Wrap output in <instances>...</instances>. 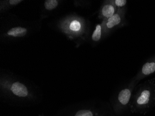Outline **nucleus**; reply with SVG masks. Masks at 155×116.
Segmentation results:
<instances>
[{
  "label": "nucleus",
  "instance_id": "11",
  "mask_svg": "<svg viewBox=\"0 0 155 116\" xmlns=\"http://www.w3.org/2000/svg\"><path fill=\"white\" fill-rule=\"evenodd\" d=\"M57 5L58 2L55 0H48L45 2V6L48 10H52L55 8Z\"/></svg>",
  "mask_w": 155,
  "mask_h": 116
},
{
  "label": "nucleus",
  "instance_id": "7",
  "mask_svg": "<svg viewBox=\"0 0 155 116\" xmlns=\"http://www.w3.org/2000/svg\"><path fill=\"white\" fill-rule=\"evenodd\" d=\"M27 33V29L21 27H16L13 28L8 32L9 35L14 37H22Z\"/></svg>",
  "mask_w": 155,
  "mask_h": 116
},
{
  "label": "nucleus",
  "instance_id": "10",
  "mask_svg": "<svg viewBox=\"0 0 155 116\" xmlns=\"http://www.w3.org/2000/svg\"><path fill=\"white\" fill-rule=\"evenodd\" d=\"M111 2L117 9L125 8L127 3L126 0H111Z\"/></svg>",
  "mask_w": 155,
  "mask_h": 116
},
{
  "label": "nucleus",
  "instance_id": "8",
  "mask_svg": "<svg viewBox=\"0 0 155 116\" xmlns=\"http://www.w3.org/2000/svg\"><path fill=\"white\" fill-rule=\"evenodd\" d=\"M82 28V23L79 20H73L70 24V29L74 33H78L81 32Z\"/></svg>",
  "mask_w": 155,
  "mask_h": 116
},
{
  "label": "nucleus",
  "instance_id": "1",
  "mask_svg": "<svg viewBox=\"0 0 155 116\" xmlns=\"http://www.w3.org/2000/svg\"><path fill=\"white\" fill-rule=\"evenodd\" d=\"M155 105V79L139 85L132 96L129 109L132 113L145 115Z\"/></svg>",
  "mask_w": 155,
  "mask_h": 116
},
{
  "label": "nucleus",
  "instance_id": "6",
  "mask_svg": "<svg viewBox=\"0 0 155 116\" xmlns=\"http://www.w3.org/2000/svg\"><path fill=\"white\" fill-rule=\"evenodd\" d=\"M12 92L19 97H26L28 95V91L26 86L19 82L14 83L11 88Z\"/></svg>",
  "mask_w": 155,
  "mask_h": 116
},
{
  "label": "nucleus",
  "instance_id": "13",
  "mask_svg": "<svg viewBox=\"0 0 155 116\" xmlns=\"http://www.w3.org/2000/svg\"><path fill=\"white\" fill-rule=\"evenodd\" d=\"M21 2H22V1H21V0H11L9 1V3L11 5H16V4H18V3H20Z\"/></svg>",
  "mask_w": 155,
  "mask_h": 116
},
{
  "label": "nucleus",
  "instance_id": "9",
  "mask_svg": "<svg viewBox=\"0 0 155 116\" xmlns=\"http://www.w3.org/2000/svg\"><path fill=\"white\" fill-rule=\"evenodd\" d=\"M102 27L101 25L98 24L96 27L93 33L91 39L94 41H98L101 39L102 35Z\"/></svg>",
  "mask_w": 155,
  "mask_h": 116
},
{
  "label": "nucleus",
  "instance_id": "5",
  "mask_svg": "<svg viewBox=\"0 0 155 116\" xmlns=\"http://www.w3.org/2000/svg\"><path fill=\"white\" fill-rule=\"evenodd\" d=\"M117 11V9L111 1H108L107 3L103 5L102 8H101V17L104 20V21H105L114 15Z\"/></svg>",
  "mask_w": 155,
  "mask_h": 116
},
{
  "label": "nucleus",
  "instance_id": "12",
  "mask_svg": "<svg viewBox=\"0 0 155 116\" xmlns=\"http://www.w3.org/2000/svg\"><path fill=\"white\" fill-rule=\"evenodd\" d=\"M74 116H94V114L89 110H81L77 111Z\"/></svg>",
  "mask_w": 155,
  "mask_h": 116
},
{
  "label": "nucleus",
  "instance_id": "3",
  "mask_svg": "<svg viewBox=\"0 0 155 116\" xmlns=\"http://www.w3.org/2000/svg\"><path fill=\"white\" fill-rule=\"evenodd\" d=\"M126 8L117 9L114 15L103 22L104 28L105 32H110L125 24Z\"/></svg>",
  "mask_w": 155,
  "mask_h": 116
},
{
  "label": "nucleus",
  "instance_id": "2",
  "mask_svg": "<svg viewBox=\"0 0 155 116\" xmlns=\"http://www.w3.org/2000/svg\"><path fill=\"white\" fill-rule=\"evenodd\" d=\"M138 82L133 79L118 91L114 98V110L117 116H120L129 109L130 101L133 96V91Z\"/></svg>",
  "mask_w": 155,
  "mask_h": 116
},
{
  "label": "nucleus",
  "instance_id": "4",
  "mask_svg": "<svg viewBox=\"0 0 155 116\" xmlns=\"http://www.w3.org/2000/svg\"><path fill=\"white\" fill-rule=\"evenodd\" d=\"M155 72V60L146 62L143 65L135 77L133 78L137 81L139 82L143 78L150 75Z\"/></svg>",
  "mask_w": 155,
  "mask_h": 116
}]
</instances>
